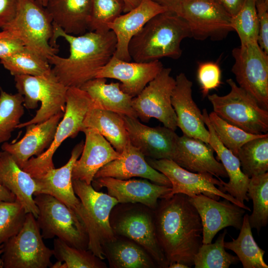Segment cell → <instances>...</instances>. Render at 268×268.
I'll return each mask as SVG.
<instances>
[{
    "instance_id": "32",
    "label": "cell",
    "mask_w": 268,
    "mask_h": 268,
    "mask_svg": "<svg viewBox=\"0 0 268 268\" xmlns=\"http://www.w3.org/2000/svg\"><path fill=\"white\" fill-rule=\"evenodd\" d=\"M105 258L112 268H158L151 256L141 246L123 236L103 247Z\"/></svg>"
},
{
    "instance_id": "43",
    "label": "cell",
    "mask_w": 268,
    "mask_h": 268,
    "mask_svg": "<svg viewBox=\"0 0 268 268\" xmlns=\"http://www.w3.org/2000/svg\"><path fill=\"white\" fill-rule=\"evenodd\" d=\"M26 214L17 200L0 201V245L19 232L25 222Z\"/></svg>"
},
{
    "instance_id": "39",
    "label": "cell",
    "mask_w": 268,
    "mask_h": 268,
    "mask_svg": "<svg viewBox=\"0 0 268 268\" xmlns=\"http://www.w3.org/2000/svg\"><path fill=\"white\" fill-rule=\"evenodd\" d=\"M53 255L64 262L62 268H105L102 260L90 251L71 246L59 238L54 239Z\"/></svg>"
},
{
    "instance_id": "40",
    "label": "cell",
    "mask_w": 268,
    "mask_h": 268,
    "mask_svg": "<svg viewBox=\"0 0 268 268\" xmlns=\"http://www.w3.org/2000/svg\"><path fill=\"white\" fill-rule=\"evenodd\" d=\"M208 118L220 141L236 156L240 149L245 143L265 134H254L248 133L228 123L213 111L208 114Z\"/></svg>"
},
{
    "instance_id": "22",
    "label": "cell",
    "mask_w": 268,
    "mask_h": 268,
    "mask_svg": "<svg viewBox=\"0 0 268 268\" xmlns=\"http://www.w3.org/2000/svg\"><path fill=\"white\" fill-rule=\"evenodd\" d=\"M101 177H112L120 180L140 177L158 185L171 187V182L167 177L149 165L145 156L130 142L121 153V157L102 167L94 178Z\"/></svg>"
},
{
    "instance_id": "45",
    "label": "cell",
    "mask_w": 268,
    "mask_h": 268,
    "mask_svg": "<svg viewBox=\"0 0 268 268\" xmlns=\"http://www.w3.org/2000/svg\"><path fill=\"white\" fill-rule=\"evenodd\" d=\"M256 5L258 19V43L268 55V0H257Z\"/></svg>"
},
{
    "instance_id": "9",
    "label": "cell",
    "mask_w": 268,
    "mask_h": 268,
    "mask_svg": "<svg viewBox=\"0 0 268 268\" xmlns=\"http://www.w3.org/2000/svg\"><path fill=\"white\" fill-rule=\"evenodd\" d=\"M226 82L230 87L226 95H207L213 112L228 123L248 133H268V110L262 108L252 95L238 86L232 79H227Z\"/></svg>"
},
{
    "instance_id": "16",
    "label": "cell",
    "mask_w": 268,
    "mask_h": 268,
    "mask_svg": "<svg viewBox=\"0 0 268 268\" xmlns=\"http://www.w3.org/2000/svg\"><path fill=\"white\" fill-rule=\"evenodd\" d=\"M189 197V196H188ZM199 214L202 226V244H209L222 229L240 230L246 210L229 201H219L202 194L189 197Z\"/></svg>"
},
{
    "instance_id": "53",
    "label": "cell",
    "mask_w": 268,
    "mask_h": 268,
    "mask_svg": "<svg viewBox=\"0 0 268 268\" xmlns=\"http://www.w3.org/2000/svg\"><path fill=\"white\" fill-rule=\"evenodd\" d=\"M3 246V244H2V245H0V268H3V267H2V259L1 258V254L2 253Z\"/></svg>"
},
{
    "instance_id": "12",
    "label": "cell",
    "mask_w": 268,
    "mask_h": 268,
    "mask_svg": "<svg viewBox=\"0 0 268 268\" xmlns=\"http://www.w3.org/2000/svg\"><path fill=\"white\" fill-rule=\"evenodd\" d=\"M145 159L149 165L165 175L171 182V190L163 198L179 193L189 197L202 194L217 201L221 197L246 210L251 211L244 203H241L229 194L220 191L218 188L222 186L224 181L209 173L189 171L171 159H154L148 157Z\"/></svg>"
},
{
    "instance_id": "49",
    "label": "cell",
    "mask_w": 268,
    "mask_h": 268,
    "mask_svg": "<svg viewBox=\"0 0 268 268\" xmlns=\"http://www.w3.org/2000/svg\"><path fill=\"white\" fill-rule=\"evenodd\" d=\"M166 8L168 11L177 13L183 0H151Z\"/></svg>"
},
{
    "instance_id": "29",
    "label": "cell",
    "mask_w": 268,
    "mask_h": 268,
    "mask_svg": "<svg viewBox=\"0 0 268 268\" xmlns=\"http://www.w3.org/2000/svg\"><path fill=\"white\" fill-rule=\"evenodd\" d=\"M92 0H48L45 7L53 23L69 34L86 32Z\"/></svg>"
},
{
    "instance_id": "33",
    "label": "cell",
    "mask_w": 268,
    "mask_h": 268,
    "mask_svg": "<svg viewBox=\"0 0 268 268\" xmlns=\"http://www.w3.org/2000/svg\"><path fill=\"white\" fill-rule=\"evenodd\" d=\"M238 237L231 241L224 242V247L234 252L244 268H268L264 260L265 251L255 241L249 223V214L243 216Z\"/></svg>"
},
{
    "instance_id": "36",
    "label": "cell",
    "mask_w": 268,
    "mask_h": 268,
    "mask_svg": "<svg viewBox=\"0 0 268 268\" xmlns=\"http://www.w3.org/2000/svg\"><path fill=\"white\" fill-rule=\"evenodd\" d=\"M0 62L3 67L13 76L42 75L52 69L47 59L26 47L1 59Z\"/></svg>"
},
{
    "instance_id": "6",
    "label": "cell",
    "mask_w": 268,
    "mask_h": 268,
    "mask_svg": "<svg viewBox=\"0 0 268 268\" xmlns=\"http://www.w3.org/2000/svg\"><path fill=\"white\" fill-rule=\"evenodd\" d=\"M93 105L90 96L80 88H68L65 111L52 143L40 155L30 158L22 169L33 178L37 179L54 168L53 157L55 152L65 139L68 137L75 138L81 132L85 116Z\"/></svg>"
},
{
    "instance_id": "7",
    "label": "cell",
    "mask_w": 268,
    "mask_h": 268,
    "mask_svg": "<svg viewBox=\"0 0 268 268\" xmlns=\"http://www.w3.org/2000/svg\"><path fill=\"white\" fill-rule=\"evenodd\" d=\"M14 77L18 92L23 96L24 107L27 109H35L38 102H41L35 116L26 122L20 123L16 129L42 123L58 113H64L68 87L58 80L52 69L42 75H17Z\"/></svg>"
},
{
    "instance_id": "48",
    "label": "cell",
    "mask_w": 268,
    "mask_h": 268,
    "mask_svg": "<svg viewBox=\"0 0 268 268\" xmlns=\"http://www.w3.org/2000/svg\"><path fill=\"white\" fill-rule=\"evenodd\" d=\"M231 17L241 8L244 0H215Z\"/></svg>"
},
{
    "instance_id": "41",
    "label": "cell",
    "mask_w": 268,
    "mask_h": 268,
    "mask_svg": "<svg viewBox=\"0 0 268 268\" xmlns=\"http://www.w3.org/2000/svg\"><path fill=\"white\" fill-rule=\"evenodd\" d=\"M257 0H244L238 12L231 18V26L241 41V45L258 42V19Z\"/></svg>"
},
{
    "instance_id": "46",
    "label": "cell",
    "mask_w": 268,
    "mask_h": 268,
    "mask_svg": "<svg viewBox=\"0 0 268 268\" xmlns=\"http://www.w3.org/2000/svg\"><path fill=\"white\" fill-rule=\"evenodd\" d=\"M23 43L9 31H0V60L19 52L25 48Z\"/></svg>"
},
{
    "instance_id": "38",
    "label": "cell",
    "mask_w": 268,
    "mask_h": 268,
    "mask_svg": "<svg viewBox=\"0 0 268 268\" xmlns=\"http://www.w3.org/2000/svg\"><path fill=\"white\" fill-rule=\"evenodd\" d=\"M23 96L10 94L0 87V144L7 142L11 133L20 123L24 113Z\"/></svg>"
},
{
    "instance_id": "52",
    "label": "cell",
    "mask_w": 268,
    "mask_h": 268,
    "mask_svg": "<svg viewBox=\"0 0 268 268\" xmlns=\"http://www.w3.org/2000/svg\"><path fill=\"white\" fill-rule=\"evenodd\" d=\"M169 268H189V267L183 263L174 262L169 265Z\"/></svg>"
},
{
    "instance_id": "31",
    "label": "cell",
    "mask_w": 268,
    "mask_h": 268,
    "mask_svg": "<svg viewBox=\"0 0 268 268\" xmlns=\"http://www.w3.org/2000/svg\"><path fill=\"white\" fill-rule=\"evenodd\" d=\"M93 105L83 122V129L96 130L120 153L130 142L123 115Z\"/></svg>"
},
{
    "instance_id": "3",
    "label": "cell",
    "mask_w": 268,
    "mask_h": 268,
    "mask_svg": "<svg viewBox=\"0 0 268 268\" xmlns=\"http://www.w3.org/2000/svg\"><path fill=\"white\" fill-rule=\"evenodd\" d=\"M192 38L186 21L176 13L167 11L149 19L131 39L129 55L134 62H148L163 58H180L181 43Z\"/></svg>"
},
{
    "instance_id": "13",
    "label": "cell",
    "mask_w": 268,
    "mask_h": 268,
    "mask_svg": "<svg viewBox=\"0 0 268 268\" xmlns=\"http://www.w3.org/2000/svg\"><path fill=\"white\" fill-rule=\"evenodd\" d=\"M234 64L231 71L239 86L268 109V55L258 42L241 45L232 51Z\"/></svg>"
},
{
    "instance_id": "30",
    "label": "cell",
    "mask_w": 268,
    "mask_h": 268,
    "mask_svg": "<svg viewBox=\"0 0 268 268\" xmlns=\"http://www.w3.org/2000/svg\"><path fill=\"white\" fill-rule=\"evenodd\" d=\"M106 81L105 78H94L86 82L80 88L90 96L94 106L138 118L132 106L133 98L121 90L120 82L108 84Z\"/></svg>"
},
{
    "instance_id": "51",
    "label": "cell",
    "mask_w": 268,
    "mask_h": 268,
    "mask_svg": "<svg viewBox=\"0 0 268 268\" xmlns=\"http://www.w3.org/2000/svg\"><path fill=\"white\" fill-rule=\"evenodd\" d=\"M141 0H123L124 3V13L127 12L138 5Z\"/></svg>"
},
{
    "instance_id": "54",
    "label": "cell",
    "mask_w": 268,
    "mask_h": 268,
    "mask_svg": "<svg viewBox=\"0 0 268 268\" xmlns=\"http://www.w3.org/2000/svg\"><path fill=\"white\" fill-rule=\"evenodd\" d=\"M36 0L44 7L46 6L47 3V1H48V0Z\"/></svg>"
},
{
    "instance_id": "19",
    "label": "cell",
    "mask_w": 268,
    "mask_h": 268,
    "mask_svg": "<svg viewBox=\"0 0 268 268\" xmlns=\"http://www.w3.org/2000/svg\"><path fill=\"white\" fill-rule=\"evenodd\" d=\"M164 68L159 60L131 62L114 56L97 73L95 78H113L120 81V88L132 98L137 96Z\"/></svg>"
},
{
    "instance_id": "50",
    "label": "cell",
    "mask_w": 268,
    "mask_h": 268,
    "mask_svg": "<svg viewBox=\"0 0 268 268\" xmlns=\"http://www.w3.org/2000/svg\"><path fill=\"white\" fill-rule=\"evenodd\" d=\"M16 197L6 188L0 184V201H13Z\"/></svg>"
},
{
    "instance_id": "44",
    "label": "cell",
    "mask_w": 268,
    "mask_h": 268,
    "mask_svg": "<svg viewBox=\"0 0 268 268\" xmlns=\"http://www.w3.org/2000/svg\"><path fill=\"white\" fill-rule=\"evenodd\" d=\"M221 70L218 64L213 62L199 63L197 77L203 97L209 91L217 88L221 83Z\"/></svg>"
},
{
    "instance_id": "4",
    "label": "cell",
    "mask_w": 268,
    "mask_h": 268,
    "mask_svg": "<svg viewBox=\"0 0 268 268\" xmlns=\"http://www.w3.org/2000/svg\"><path fill=\"white\" fill-rule=\"evenodd\" d=\"M74 192L80 201L74 212L84 225L88 237V250L101 260L105 259L103 247L115 240L110 223V216L118 201L108 194L98 192L91 184L74 179Z\"/></svg>"
},
{
    "instance_id": "18",
    "label": "cell",
    "mask_w": 268,
    "mask_h": 268,
    "mask_svg": "<svg viewBox=\"0 0 268 268\" xmlns=\"http://www.w3.org/2000/svg\"><path fill=\"white\" fill-rule=\"evenodd\" d=\"M91 185L97 191L106 188L108 194L119 203H139L154 209L159 199L169 194L171 187L149 182L147 179L120 180L112 177L94 178Z\"/></svg>"
},
{
    "instance_id": "35",
    "label": "cell",
    "mask_w": 268,
    "mask_h": 268,
    "mask_svg": "<svg viewBox=\"0 0 268 268\" xmlns=\"http://www.w3.org/2000/svg\"><path fill=\"white\" fill-rule=\"evenodd\" d=\"M247 196L253 201V209L249 215V223L259 234L268 223V173L250 178Z\"/></svg>"
},
{
    "instance_id": "5",
    "label": "cell",
    "mask_w": 268,
    "mask_h": 268,
    "mask_svg": "<svg viewBox=\"0 0 268 268\" xmlns=\"http://www.w3.org/2000/svg\"><path fill=\"white\" fill-rule=\"evenodd\" d=\"M120 204L113 207L110 216L115 234L134 241L147 251L158 268H167L156 236L153 209L139 203Z\"/></svg>"
},
{
    "instance_id": "26",
    "label": "cell",
    "mask_w": 268,
    "mask_h": 268,
    "mask_svg": "<svg viewBox=\"0 0 268 268\" xmlns=\"http://www.w3.org/2000/svg\"><path fill=\"white\" fill-rule=\"evenodd\" d=\"M83 140L74 146L67 162L63 166L53 168L42 177L34 179L38 191L34 195H50L63 202L74 212L78 208L80 201L75 195L72 183V171L76 160L80 156L84 146Z\"/></svg>"
},
{
    "instance_id": "11",
    "label": "cell",
    "mask_w": 268,
    "mask_h": 268,
    "mask_svg": "<svg viewBox=\"0 0 268 268\" xmlns=\"http://www.w3.org/2000/svg\"><path fill=\"white\" fill-rule=\"evenodd\" d=\"M53 250L44 243L36 219L26 214L19 232L3 244L1 258L4 268H51Z\"/></svg>"
},
{
    "instance_id": "10",
    "label": "cell",
    "mask_w": 268,
    "mask_h": 268,
    "mask_svg": "<svg viewBox=\"0 0 268 268\" xmlns=\"http://www.w3.org/2000/svg\"><path fill=\"white\" fill-rule=\"evenodd\" d=\"M35 196L34 200L39 210L36 219L43 239L57 237L71 246L88 249V235L76 214L50 195Z\"/></svg>"
},
{
    "instance_id": "14",
    "label": "cell",
    "mask_w": 268,
    "mask_h": 268,
    "mask_svg": "<svg viewBox=\"0 0 268 268\" xmlns=\"http://www.w3.org/2000/svg\"><path fill=\"white\" fill-rule=\"evenodd\" d=\"M171 68L164 67L160 73L132 99V106L137 118L144 122L155 118L163 126L174 131L177 128L176 113L171 96L176 84L171 75Z\"/></svg>"
},
{
    "instance_id": "8",
    "label": "cell",
    "mask_w": 268,
    "mask_h": 268,
    "mask_svg": "<svg viewBox=\"0 0 268 268\" xmlns=\"http://www.w3.org/2000/svg\"><path fill=\"white\" fill-rule=\"evenodd\" d=\"M1 29L11 32L25 47L47 60L58 51L50 44L53 34L52 19L36 0H18L14 18Z\"/></svg>"
},
{
    "instance_id": "42",
    "label": "cell",
    "mask_w": 268,
    "mask_h": 268,
    "mask_svg": "<svg viewBox=\"0 0 268 268\" xmlns=\"http://www.w3.org/2000/svg\"><path fill=\"white\" fill-rule=\"evenodd\" d=\"M123 0H92L88 30L103 33L110 30L108 25L124 13Z\"/></svg>"
},
{
    "instance_id": "47",
    "label": "cell",
    "mask_w": 268,
    "mask_h": 268,
    "mask_svg": "<svg viewBox=\"0 0 268 268\" xmlns=\"http://www.w3.org/2000/svg\"><path fill=\"white\" fill-rule=\"evenodd\" d=\"M18 0H0V28L2 29L14 18Z\"/></svg>"
},
{
    "instance_id": "2",
    "label": "cell",
    "mask_w": 268,
    "mask_h": 268,
    "mask_svg": "<svg viewBox=\"0 0 268 268\" xmlns=\"http://www.w3.org/2000/svg\"><path fill=\"white\" fill-rule=\"evenodd\" d=\"M53 26L51 45L55 47L57 38H63L69 44V55L63 58L55 54L48 61L54 66L52 70L58 80L68 88H80L95 78L115 52L117 39L112 30L103 33L89 31L73 35L53 23Z\"/></svg>"
},
{
    "instance_id": "24",
    "label": "cell",
    "mask_w": 268,
    "mask_h": 268,
    "mask_svg": "<svg viewBox=\"0 0 268 268\" xmlns=\"http://www.w3.org/2000/svg\"><path fill=\"white\" fill-rule=\"evenodd\" d=\"M214 150L209 143L185 134L178 137L175 155L172 160L192 172L208 173L221 180L228 178L221 162L214 156Z\"/></svg>"
},
{
    "instance_id": "17",
    "label": "cell",
    "mask_w": 268,
    "mask_h": 268,
    "mask_svg": "<svg viewBox=\"0 0 268 268\" xmlns=\"http://www.w3.org/2000/svg\"><path fill=\"white\" fill-rule=\"evenodd\" d=\"M130 142L146 157L172 160L179 136L165 126L150 127L137 118L123 115Z\"/></svg>"
},
{
    "instance_id": "25",
    "label": "cell",
    "mask_w": 268,
    "mask_h": 268,
    "mask_svg": "<svg viewBox=\"0 0 268 268\" xmlns=\"http://www.w3.org/2000/svg\"><path fill=\"white\" fill-rule=\"evenodd\" d=\"M64 114L60 113L43 122L27 126L26 132L20 140L14 143L3 142L1 149L8 152L22 169L30 158L39 156L50 146Z\"/></svg>"
},
{
    "instance_id": "20",
    "label": "cell",
    "mask_w": 268,
    "mask_h": 268,
    "mask_svg": "<svg viewBox=\"0 0 268 268\" xmlns=\"http://www.w3.org/2000/svg\"><path fill=\"white\" fill-rule=\"evenodd\" d=\"M175 80L171 104L176 113L177 127L183 134L209 143V131L202 113L193 99V82L183 72L176 76Z\"/></svg>"
},
{
    "instance_id": "21",
    "label": "cell",
    "mask_w": 268,
    "mask_h": 268,
    "mask_svg": "<svg viewBox=\"0 0 268 268\" xmlns=\"http://www.w3.org/2000/svg\"><path fill=\"white\" fill-rule=\"evenodd\" d=\"M85 140L79 159L75 162L72 179H78L91 184L98 170L109 162L121 157L111 144L96 130L82 129Z\"/></svg>"
},
{
    "instance_id": "34",
    "label": "cell",
    "mask_w": 268,
    "mask_h": 268,
    "mask_svg": "<svg viewBox=\"0 0 268 268\" xmlns=\"http://www.w3.org/2000/svg\"><path fill=\"white\" fill-rule=\"evenodd\" d=\"M237 157L240 161L242 171L249 178L268 172V133L245 143Z\"/></svg>"
},
{
    "instance_id": "27",
    "label": "cell",
    "mask_w": 268,
    "mask_h": 268,
    "mask_svg": "<svg viewBox=\"0 0 268 268\" xmlns=\"http://www.w3.org/2000/svg\"><path fill=\"white\" fill-rule=\"evenodd\" d=\"M0 184L16 197L27 213L36 218L39 210L33 195L38 191L34 179L20 168L11 155L5 151L0 152Z\"/></svg>"
},
{
    "instance_id": "28",
    "label": "cell",
    "mask_w": 268,
    "mask_h": 268,
    "mask_svg": "<svg viewBox=\"0 0 268 268\" xmlns=\"http://www.w3.org/2000/svg\"><path fill=\"white\" fill-rule=\"evenodd\" d=\"M202 114L204 123L209 133V144L221 161L229 179L227 183L224 182L222 186L218 189L224 193L227 192L241 203H244L245 201H249L247 190L250 178L242 171L238 158L218 138L205 109L203 110Z\"/></svg>"
},
{
    "instance_id": "15",
    "label": "cell",
    "mask_w": 268,
    "mask_h": 268,
    "mask_svg": "<svg viewBox=\"0 0 268 268\" xmlns=\"http://www.w3.org/2000/svg\"><path fill=\"white\" fill-rule=\"evenodd\" d=\"M177 14L184 18L192 38L219 40L233 30L231 15L215 0H183Z\"/></svg>"
},
{
    "instance_id": "1",
    "label": "cell",
    "mask_w": 268,
    "mask_h": 268,
    "mask_svg": "<svg viewBox=\"0 0 268 268\" xmlns=\"http://www.w3.org/2000/svg\"><path fill=\"white\" fill-rule=\"evenodd\" d=\"M153 215L157 240L168 266L174 262L194 266L202 244V226L189 197L179 193L160 199Z\"/></svg>"
},
{
    "instance_id": "23",
    "label": "cell",
    "mask_w": 268,
    "mask_h": 268,
    "mask_svg": "<svg viewBox=\"0 0 268 268\" xmlns=\"http://www.w3.org/2000/svg\"><path fill=\"white\" fill-rule=\"evenodd\" d=\"M167 11L166 8L151 0H141L136 7L123 13L108 24V27L114 32L117 39L113 56L123 61H131L128 45L131 39L152 17Z\"/></svg>"
},
{
    "instance_id": "37",
    "label": "cell",
    "mask_w": 268,
    "mask_h": 268,
    "mask_svg": "<svg viewBox=\"0 0 268 268\" xmlns=\"http://www.w3.org/2000/svg\"><path fill=\"white\" fill-rule=\"evenodd\" d=\"M227 233L224 229L214 243L202 244L194 259L195 268H228L239 262L237 256L225 251L224 239Z\"/></svg>"
}]
</instances>
